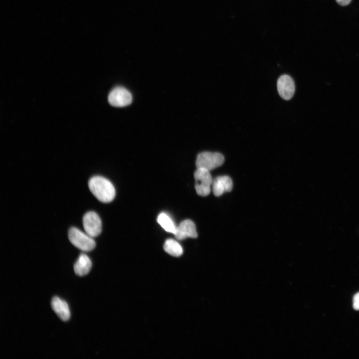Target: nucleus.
Listing matches in <instances>:
<instances>
[{
  "label": "nucleus",
  "mask_w": 359,
  "mask_h": 359,
  "mask_svg": "<svg viewBox=\"0 0 359 359\" xmlns=\"http://www.w3.org/2000/svg\"><path fill=\"white\" fill-rule=\"evenodd\" d=\"M89 189L92 194L102 202H109L115 196V189L113 184L107 179L95 176L88 182Z\"/></svg>",
  "instance_id": "f257e3e1"
},
{
  "label": "nucleus",
  "mask_w": 359,
  "mask_h": 359,
  "mask_svg": "<svg viewBox=\"0 0 359 359\" xmlns=\"http://www.w3.org/2000/svg\"><path fill=\"white\" fill-rule=\"evenodd\" d=\"M68 238L74 246L83 251H91L96 246L93 237L76 227L69 230Z\"/></svg>",
  "instance_id": "f03ea898"
},
{
  "label": "nucleus",
  "mask_w": 359,
  "mask_h": 359,
  "mask_svg": "<svg viewBox=\"0 0 359 359\" xmlns=\"http://www.w3.org/2000/svg\"><path fill=\"white\" fill-rule=\"evenodd\" d=\"M224 162V156L217 152H204L196 158L197 168H202L209 171L221 166Z\"/></svg>",
  "instance_id": "7ed1b4c3"
},
{
  "label": "nucleus",
  "mask_w": 359,
  "mask_h": 359,
  "mask_svg": "<svg viewBox=\"0 0 359 359\" xmlns=\"http://www.w3.org/2000/svg\"><path fill=\"white\" fill-rule=\"evenodd\" d=\"M195 180V189L198 195L205 196L211 191L213 180L209 171L197 168L194 174Z\"/></svg>",
  "instance_id": "20e7f679"
},
{
  "label": "nucleus",
  "mask_w": 359,
  "mask_h": 359,
  "mask_svg": "<svg viewBox=\"0 0 359 359\" xmlns=\"http://www.w3.org/2000/svg\"><path fill=\"white\" fill-rule=\"evenodd\" d=\"M85 232L92 237L99 235L102 231V222L99 215L94 211L87 212L83 217Z\"/></svg>",
  "instance_id": "39448f33"
},
{
  "label": "nucleus",
  "mask_w": 359,
  "mask_h": 359,
  "mask_svg": "<svg viewBox=\"0 0 359 359\" xmlns=\"http://www.w3.org/2000/svg\"><path fill=\"white\" fill-rule=\"evenodd\" d=\"M132 96L130 92L122 87L114 88L109 93L108 102L114 107H121L131 104Z\"/></svg>",
  "instance_id": "423d86ee"
},
{
  "label": "nucleus",
  "mask_w": 359,
  "mask_h": 359,
  "mask_svg": "<svg viewBox=\"0 0 359 359\" xmlns=\"http://www.w3.org/2000/svg\"><path fill=\"white\" fill-rule=\"evenodd\" d=\"M277 90L280 96L285 100H289L295 92V84L293 79L288 75L281 76L277 81Z\"/></svg>",
  "instance_id": "0eeeda50"
},
{
  "label": "nucleus",
  "mask_w": 359,
  "mask_h": 359,
  "mask_svg": "<svg viewBox=\"0 0 359 359\" xmlns=\"http://www.w3.org/2000/svg\"><path fill=\"white\" fill-rule=\"evenodd\" d=\"M174 234L175 237L178 240H182L187 237L196 238L197 237L196 226L194 222L189 219H186L181 222L177 226Z\"/></svg>",
  "instance_id": "6e6552de"
},
{
  "label": "nucleus",
  "mask_w": 359,
  "mask_h": 359,
  "mask_svg": "<svg viewBox=\"0 0 359 359\" xmlns=\"http://www.w3.org/2000/svg\"><path fill=\"white\" fill-rule=\"evenodd\" d=\"M212 186L214 195L219 196L225 192H229L232 190L233 182L229 176H219L213 180Z\"/></svg>",
  "instance_id": "1a4fd4ad"
},
{
  "label": "nucleus",
  "mask_w": 359,
  "mask_h": 359,
  "mask_svg": "<svg viewBox=\"0 0 359 359\" xmlns=\"http://www.w3.org/2000/svg\"><path fill=\"white\" fill-rule=\"evenodd\" d=\"M51 307L59 318L63 321H68L70 312L67 303L58 297H54L51 301Z\"/></svg>",
  "instance_id": "9d476101"
},
{
  "label": "nucleus",
  "mask_w": 359,
  "mask_h": 359,
  "mask_svg": "<svg viewBox=\"0 0 359 359\" xmlns=\"http://www.w3.org/2000/svg\"><path fill=\"white\" fill-rule=\"evenodd\" d=\"M92 267V262L89 257L85 254H81L74 265L75 273L79 276L87 274Z\"/></svg>",
  "instance_id": "9b49d317"
},
{
  "label": "nucleus",
  "mask_w": 359,
  "mask_h": 359,
  "mask_svg": "<svg viewBox=\"0 0 359 359\" xmlns=\"http://www.w3.org/2000/svg\"><path fill=\"white\" fill-rule=\"evenodd\" d=\"M164 249L170 255L175 257H179L183 253L181 246L173 239H168L166 240L164 245Z\"/></svg>",
  "instance_id": "f8f14e48"
},
{
  "label": "nucleus",
  "mask_w": 359,
  "mask_h": 359,
  "mask_svg": "<svg viewBox=\"0 0 359 359\" xmlns=\"http://www.w3.org/2000/svg\"><path fill=\"white\" fill-rule=\"evenodd\" d=\"M157 221L166 231L175 233L177 226L168 214L161 213L158 217Z\"/></svg>",
  "instance_id": "ddd939ff"
},
{
  "label": "nucleus",
  "mask_w": 359,
  "mask_h": 359,
  "mask_svg": "<svg viewBox=\"0 0 359 359\" xmlns=\"http://www.w3.org/2000/svg\"><path fill=\"white\" fill-rule=\"evenodd\" d=\"M353 308L356 310H359V292L355 295L353 298Z\"/></svg>",
  "instance_id": "4468645a"
},
{
  "label": "nucleus",
  "mask_w": 359,
  "mask_h": 359,
  "mask_svg": "<svg viewBox=\"0 0 359 359\" xmlns=\"http://www.w3.org/2000/svg\"><path fill=\"white\" fill-rule=\"evenodd\" d=\"M336 1L342 6H345L349 4L352 0H336Z\"/></svg>",
  "instance_id": "2eb2a0df"
}]
</instances>
